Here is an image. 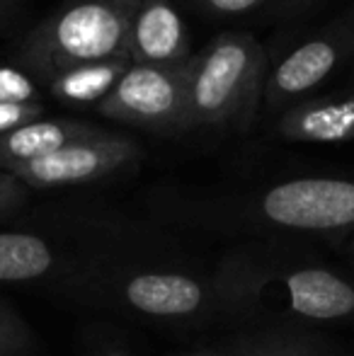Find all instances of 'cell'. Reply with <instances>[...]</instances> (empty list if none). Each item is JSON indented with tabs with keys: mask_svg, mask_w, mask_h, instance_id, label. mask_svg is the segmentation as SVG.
<instances>
[{
	"mask_svg": "<svg viewBox=\"0 0 354 356\" xmlns=\"http://www.w3.org/2000/svg\"><path fill=\"white\" fill-rule=\"evenodd\" d=\"M218 313L265 327L328 325L354 318V282L277 240L236 248L214 272Z\"/></svg>",
	"mask_w": 354,
	"mask_h": 356,
	"instance_id": "6da1fadb",
	"label": "cell"
},
{
	"mask_svg": "<svg viewBox=\"0 0 354 356\" xmlns=\"http://www.w3.org/2000/svg\"><path fill=\"white\" fill-rule=\"evenodd\" d=\"M194 220L269 238L318 235L337 240L354 228V175L296 177L238 197L192 204Z\"/></svg>",
	"mask_w": 354,
	"mask_h": 356,
	"instance_id": "7a4b0ae2",
	"label": "cell"
},
{
	"mask_svg": "<svg viewBox=\"0 0 354 356\" xmlns=\"http://www.w3.org/2000/svg\"><path fill=\"white\" fill-rule=\"evenodd\" d=\"M269 54L248 32L216 34L189 61V129L248 134L257 122Z\"/></svg>",
	"mask_w": 354,
	"mask_h": 356,
	"instance_id": "3957f363",
	"label": "cell"
},
{
	"mask_svg": "<svg viewBox=\"0 0 354 356\" xmlns=\"http://www.w3.org/2000/svg\"><path fill=\"white\" fill-rule=\"evenodd\" d=\"M141 0H68L29 29L17 63L44 83L68 68L129 56V27Z\"/></svg>",
	"mask_w": 354,
	"mask_h": 356,
	"instance_id": "277c9868",
	"label": "cell"
},
{
	"mask_svg": "<svg viewBox=\"0 0 354 356\" xmlns=\"http://www.w3.org/2000/svg\"><path fill=\"white\" fill-rule=\"evenodd\" d=\"M76 291L104 308L161 323H199L221 315L214 274L204 277L143 257L117 259L83 279Z\"/></svg>",
	"mask_w": 354,
	"mask_h": 356,
	"instance_id": "5b68a950",
	"label": "cell"
},
{
	"mask_svg": "<svg viewBox=\"0 0 354 356\" xmlns=\"http://www.w3.org/2000/svg\"><path fill=\"white\" fill-rule=\"evenodd\" d=\"M127 235L97 248L76 250V245L51 230L10 228L0 230V284H66L78 289L92 272L131 257Z\"/></svg>",
	"mask_w": 354,
	"mask_h": 356,
	"instance_id": "8992f818",
	"label": "cell"
},
{
	"mask_svg": "<svg viewBox=\"0 0 354 356\" xmlns=\"http://www.w3.org/2000/svg\"><path fill=\"white\" fill-rule=\"evenodd\" d=\"M189 61L177 66L131 63L117 88L97 104L99 117L158 136L189 134Z\"/></svg>",
	"mask_w": 354,
	"mask_h": 356,
	"instance_id": "52a82bcc",
	"label": "cell"
},
{
	"mask_svg": "<svg viewBox=\"0 0 354 356\" xmlns=\"http://www.w3.org/2000/svg\"><path fill=\"white\" fill-rule=\"evenodd\" d=\"M354 56V8L289 49L274 66H269L265 85V109L282 114L287 107L301 102L308 92L328 80L345 61Z\"/></svg>",
	"mask_w": 354,
	"mask_h": 356,
	"instance_id": "ba28073f",
	"label": "cell"
},
{
	"mask_svg": "<svg viewBox=\"0 0 354 356\" xmlns=\"http://www.w3.org/2000/svg\"><path fill=\"white\" fill-rule=\"evenodd\" d=\"M141 158L143 148L134 138L99 129L95 136L73 141L47 158L15 168L13 175H17L29 189L83 187L112 177Z\"/></svg>",
	"mask_w": 354,
	"mask_h": 356,
	"instance_id": "9c48e42d",
	"label": "cell"
},
{
	"mask_svg": "<svg viewBox=\"0 0 354 356\" xmlns=\"http://www.w3.org/2000/svg\"><path fill=\"white\" fill-rule=\"evenodd\" d=\"M127 54L138 66H177L194 56L182 15L170 0H141L129 27Z\"/></svg>",
	"mask_w": 354,
	"mask_h": 356,
	"instance_id": "30bf717a",
	"label": "cell"
},
{
	"mask_svg": "<svg viewBox=\"0 0 354 356\" xmlns=\"http://www.w3.org/2000/svg\"><path fill=\"white\" fill-rule=\"evenodd\" d=\"M274 134L289 143L354 141V90L345 95L306 97L277 117Z\"/></svg>",
	"mask_w": 354,
	"mask_h": 356,
	"instance_id": "8fae6325",
	"label": "cell"
},
{
	"mask_svg": "<svg viewBox=\"0 0 354 356\" xmlns=\"http://www.w3.org/2000/svg\"><path fill=\"white\" fill-rule=\"evenodd\" d=\"M99 129L76 119H34L24 127L0 136V170L13 172L34 160L61 150L63 145L81 141V138L95 136Z\"/></svg>",
	"mask_w": 354,
	"mask_h": 356,
	"instance_id": "7c38bea8",
	"label": "cell"
},
{
	"mask_svg": "<svg viewBox=\"0 0 354 356\" xmlns=\"http://www.w3.org/2000/svg\"><path fill=\"white\" fill-rule=\"evenodd\" d=\"M131 68V58L117 56L107 61H95L86 66L68 68L49 80V92L71 107L95 104L97 107L109 92L119 85V80Z\"/></svg>",
	"mask_w": 354,
	"mask_h": 356,
	"instance_id": "4fadbf2b",
	"label": "cell"
},
{
	"mask_svg": "<svg viewBox=\"0 0 354 356\" xmlns=\"http://www.w3.org/2000/svg\"><path fill=\"white\" fill-rule=\"evenodd\" d=\"M228 347L246 356H323L308 337L289 327H262L236 334Z\"/></svg>",
	"mask_w": 354,
	"mask_h": 356,
	"instance_id": "5bb4252c",
	"label": "cell"
},
{
	"mask_svg": "<svg viewBox=\"0 0 354 356\" xmlns=\"http://www.w3.org/2000/svg\"><path fill=\"white\" fill-rule=\"evenodd\" d=\"M39 339L29 323L0 298V356H34Z\"/></svg>",
	"mask_w": 354,
	"mask_h": 356,
	"instance_id": "9a60e30c",
	"label": "cell"
},
{
	"mask_svg": "<svg viewBox=\"0 0 354 356\" xmlns=\"http://www.w3.org/2000/svg\"><path fill=\"white\" fill-rule=\"evenodd\" d=\"M39 85L24 68L0 66V104H34L39 99Z\"/></svg>",
	"mask_w": 354,
	"mask_h": 356,
	"instance_id": "2e32d148",
	"label": "cell"
},
{
	"mask_svg": "<svg viewBox=\"0 0 354 356\" xmlns=\"http://www.w3.org/2000/svg\"><path fill=\"white\" fill-rule=\"evenodd\" d=\"M32 189L17 175L0 170V223H8L22 211L29 202Z\"/></svg>",
	"mask_w": 354,
	"mask_h": 356,
	"instance_id": "e0dca14e",
	"label": "cell"
},
{
	"mask_svg": "<svg viewBox=\"0 0 354 356\" xmlns=\"http://www.w3.org/2000/svg\"><path fill=\"white\" fill-rule=\"evenodd\" d=\"M184 3L209 17H241L260 8L267 10V5H272L274 0H184Z\"/></svg>",
	"mask_w": 354,
	"mask_h": 356,
	"instance_id": "ac0fdd59",
	"label": "cell"
},
{
	"mask_svg": "<svg viewBox=\"0 0 354 356\" xmlns=\"http://www.w3.org/2000/svg\"><path fill=\"white\" fill-rule=\"evenodd\" d=\"M44 117V104H0V136Z\"/></svg>",
	"mask_w": 354,
	"mask_h": 356,
	"instance_id": "d6986e66",
	"label": "cell"
},
{
	"mask_svg": "<svg viewBox=\"0 0 354 356\" xmlns=\"http://www.w3.org/2000/svg\"><path fill=\"white\" fill-rule=\"evenodd\" d=\"M318 3L321 0H274L272 5H267V13L277 19H293L301 17L311 8H316Z\"/></svg>",
	"mask_w": 354,
	"mask_h": 356,
	"instance_id": "ffe728a7",
	"label": "cell"
},
{
	"mask_svg": "<svg viewBox=\"0 0 354 356\" xmlns=\"http://www.w3.org/2000/svg\"><path fill=\"white\" fill-rule=\"evenodd\" d=\"M22 5L24 0H0V32L17 19V15L22 13Z\"/></svg>",
	"mask_w": 354,
	"mask_h": 356,
	"instance_id": "44dd1931",
	"label": "cell"
},
{
	"mask_svg": "<svg viewBox=\"0 0 354 356\" xmlns=\"http://www.w3.org/2000/svg\"><path fill=\"white\" fill-rule=\"evenodd\" d=\"M332 245L337 248V252H342L345 257H350L354 262V228L347 230L345 235H340L337 240H332Z\"/></svg>",
	"mask_w": 354,
	"mask_h": 356,
	"instance_id": "7402d4cb",
	"label": "cell"
},
{
	"mask_svg": "<svg viewBox=\"0 0 354 356\" xmlns=\"http://www.w3.org/2000/svg\"><path fill=\"white\" fill-rule=\"evenodd\" d=\"M92 356H131V354H129L127 349L114 347V344H109V347H99L97 352H95Z\"/></svg>",
	"mask_w": 354,
	"mask_h": 356,
	"instance_id": "603a6c76",
	"label": "cell"
},
{
	"mask_svg": "<svg viewBox=\"0 0 354 356\" xmlns=\"http://www.w3.org/2000/svg\"><path fill=\"white\" fill-rule=\"evenodd\" d=\"M179 356H226L221 352V347H207V349H194V352L179 354Z\"/></svg>",
	"mask_w": 354,
	"mask_h": 356,
	"instance_id": "cb8c5ba5",
	"label": "cell"
},
{
	"mask_svg": "<svg viewBox=\"0 0 354 356\" xmlns=\"http://www.w3.org/2000/svg\"><path fill=\"white\" fill-rule=\"evenodd\" d=\"M221 352L226 354V356H246V354L236 352V349H231V347H228V344H223V347H221Z\"/></svg>",
	"mask_w": 354,
	"mask_h": 356,
	"instance_id": "d4e9b609",
	"label": "cell"
}]
</instances>
